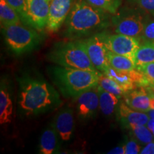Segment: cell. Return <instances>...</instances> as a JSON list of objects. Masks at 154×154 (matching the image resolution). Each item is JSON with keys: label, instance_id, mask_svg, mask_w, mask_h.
I'll return each mask as SVG.
<instances>
[{"label": "cell", "instance_id": "obj_10", "mask_svg": "<svg viewBox=\"0 0 154 154\" xmlns=\"http://www.w3.org/2000/svg\"><path fill=\"white\" fill-rule=\"evenodd\" d=\"M75 0H51L46 29L54 33L60 29L72 10Z\"/></svg>", "mask_w": 154, "mask_h": 154}, {"label": "cell", "instance_id": "obj_30", "mask_svg": "<svg viewBox=\"0 0 154 154\" xmlns=\"http://www.w3.org/2000/svg\"><path fill=\"white\" fill-rule=\"evenodd\" d=\"M109 154H124L126 153V149H125V143L121 144L116 147L113 148L109 152H107Z\"/></svg>", "mask_w": 154, "mask_h": 154}, {"label": "cell", "instance_id": "obj_17", "mask_svg": "<svg viewBox=\"0 0 154 154\" xmlns=\"http://www.w3.org/2000/svg\"><path fill=\"white\" fill-rule=\"evenodd\" d=\"M97 88L99 97L100 110L105 116H111L116 110L120 98L110 92L106 91L99 84L97 86Z\"/></svg>", "mask_w": 154, "mask_h": 154}, {"label": "cell", "instance_id": "obj_3", "mask_svg": "<svg viewBox=\"0 0 154 154\" xmlns=\"http://www.w3.org/2000/svg\"><path fill=\"white\" fill-rule=\"evenodd\" d=\"M50 78L65 98H74L99 84L101 72L61 66L48 69Z\"/></svg>", "mask_w": 154, "mask_h": 154}, {"label": "cell", "instance_id": "obj_33", "mask_svg": "<svg viewBox=\"0 0 154 154\" xmlns=\"http://www.w3.org/2000/svg\"><path fill=\"white\" fill-rule=\"evenodd\" d=\"M148 88L150 90V91H151L154 94V86H149V87H148Z\"/></svg>", "mask_w": 154, "mask_h": 154}, {"label": "cell", "instance_id": "obj_11", "mask_svg": "<svg viewBox=\"0 0 154 154\" xmlns=\"http://www.w3.org/2000/svg\"><path fill=\"white\" fill-rule=\"evenodd\" d=\"M78 116L82 120H88L95 116L99 108L97 86L74 98Z\"/></svg>", "mask_w": 154, "mask_h": 154}, {"label": "cell", "instance_id": "obj_26", "mask_svg": "<svg viewBox=\"0 0 154 154\" xmlns=\"http://www.w3.org/2000/svg\"><path fill=\"white\" fill-rule=\"evenodd\" d=\"M6 2L17 11L20 16L22 22L26 25V0H6Z\"/></svg>", "mask_w": 154, "mask_h": 154}, {"label": "cell", "instance_id": "obj_32", "mask_svg": "<svg viewBox=\"0 0 154 154\" xmlns=\"http://www.w3.org/2000/svg\"><path fill=\"white\" fill-rule=\"evenodd\" d=\"M147 125H148V127H149V129L151 131L152 133H153L154 135V119H152L151 120L150 119Z\"/></svg>", "mask_w": 154, "mask_h": 154}, {"label": "cell", "instance_id": "obj_15", "mask_svg": "<svg viewBox=\"0 0 154 154\" xmlns=\"http://www.w3.org/2000/svg\"><path fill=\"white\" fill-rule=\"evenodd\" d=\"M13 118V101L9 86L2 79L0 85V124H10Z\"/></svg>", "mask_w": 154, "mask_h": 154}, {"label": "cell", "instance_id": "obj_21", "mask_svg": "<svg viewBox=\"0 0 154 154\" xmlns=\"http://www.w3.org/2000/svg\"><path fill=\"white\" fill-rule=\"evenodd\" d=\"M154 62V44L143 43L140 46L135 57L136 66Z\"/></svg>", "mask_w": 154, "mask_h": 154}, {"label": "cell", "instance_id": "obj_25", "mask_svg": "<svg viewBox=\"0 0 154 154\" xmlns=\"http://www.w3.org/2000/svg\"><path fill=\"white\" fill-rule=\"evenodd\" d=\"M140 42L143 43L154 44V18L149 17L144 27Z\"/></svg>", "mask_w": 154, "mask_h": 154}, {"label": "cell", "instance_id": "obj_9", "mask_svg": "<svg viewBox=\"0 0 154 154\" xmlns=\"http://www.w3.org/2000/svg\"><path fill=\"white\" fill-rule=\"evenodd\" d=\"M49 2L48 0H26V25L38 32L46 29Z\"/></svg>", "mask_w": 154, "mask_h": 154}, {"label": "cell", "instance_id": "obj_16", "mask_svg": "<svg viewBox=\"0 0 154 154\" xmlns=\"http://www.w3.org/2000/svg\"><path fill=\"white\" fill-rule=\"evenodd\" d=\"M59 134L52 123L44 131L40 138V153L52 154L58 153L59 150Z\"/></svg>", "mask_w": 154, "mask_h": 154}, {"label": "cell", "instance_id": "obj_18", "mask_svg": "<svg viewBox=\"0 0 154 154\" xmlns=\"http://www.w3.org/2000/svg\"><path fill=\"white\" fill-rule=\"evenodd\" d=\"M103 74L115 81L126 93L134 89L136 84L131 77L128 72H119L113 69L112 67L109 66V69Z\"/></svg>", "mask_w": 154, "mask_h": 154}, {"label": "cell", "instance_id": "obj_34", "mask_svg": "<svg viewBox=\"0 0 154 154\" xmlns=\"http://www.w3.org/2000/svg\"><path fill=\"white\" fill-rule=\"evenodd\" d=\"M48 1H49V2H50V1H51V0H48Z\"/></svg>", "mask_w": 154, "mask_h": 154}, {"label": "cell", "instance_id": "obj_31", "mask_svg": "<svg viewBox=\"0 0 154 154\" xmlns=\"http://www.w3.org/2000/svg\"><path fill=\"white\" fill-rule=\"evenodd\" d=\"M140 153L141 154H154V141L147 143L143 149H141Z\"/></svg>", "mask_w": 154, "mask_h": 154}, {"label": "cell", "instance_id": "obj_1", "mask_svg": "<svg viewBox=\"0 0 154 154\" xmlns=\"http://www.w3.org/2000/svg\"><path fill=\"white\" fill-rule=\"evenodd\" d=\"M17 79L18 107L23 115L34 116L44 114L62 103L57 90L42 77L24 74Z\"/></svg>", "mask_w": 154, "mask_h": 154}, {"label": "cell", "instance_id": "obj_27", "mask_svg": "<svg viewBox=\"0 0 154 154\" xmlns=\"http://www.w3.org/2000/svg\"><path fill=\"white\" fill-rule=\"evenodd\" d=\"M130 2L150 16L154 17V0H130Z\"/></svg>", "mask_w": 154, "mask_h": 154}, {"label": "cell", "instance_id": "obj_23", "mask_svg": "<svg viewBox=\"0 0 154 154\" xmlns=\"http://www.w3.org/2000/svg\"><path fill=\"white\" fill-rule=\"evenodd\" d=\"M99 85L106 91L114 94L120 99L124 97L126 94V92L121 87L119 84L103 73H101L99 76Z\"/></svg>", "mask_w": 154, "mask_h": 154}, {"label": "cell", "instance_id": "obj_12", "mask_svg": "<svg viewBox=\"0 0 154 154\" xmlns=\"http://www.w3.org/2000/svg\"><path fill=\"white\" fill-rule=\"evenodd\" d=\"M124 101L132 109L148 113L154 110V94L148 87L140 86L124 95Z\"/></svg>", "mask_w": 154, "mask_h": 154}, {"label": "cell", "instance_id": "obj_24", "mask_svg": "<svg viewBox=\"0 0 154 154\" xmlns=\"http://www.w3.org/2000/svg\"><path fill=\"white\" fill-rule=\"evenodd\" d=\"M90 5L101 9L111 15L115 14L120 9L122 0H86Z\"/></svg>", "mask_w": 154, "mask_h": 154}, {"label": "cell", "instance_id": "obj_6", "mask_svg": "<svg viewBox=\"0 0 154 154\" xmlns=\"http://www.w3.org/2000/svg\"><path fill=\"white\" fill-rule=\"evenodd\" d=\"M150 15L138 7H121L111 16L115 33L133 36L140 40Z\"/></svg>", "mask_w": 154, "mask_h": 154}, {"label": "cell", "instance_id": "obj_13", "mask_svg": "<svg viewBox=\"0 0 154 154\" xmlns=\"http://www.w3.org/2000/svg\"><path fill=\"white\" fill-rule=\"evenodd\" d=\"M53 124L59 138L62 141H68L72 138L74 131V111L69 107L61 109L56 116Z\"/></svg>", "mask_w": 154, "mask_h": 154}, {"label": "cell", "instance_id": "obj_8", "mask_svg": "<svg viewBox=\"0 0 154 154\" xmlns=\"http://www.w3.org/2000/svg\"><path fill=\"white\" fill-rule=\"evenodd\" d=\"M140 42L139 38L124 34H109L106 32L104 35V43L109 51L129 58L134 63Z\"/></svg>", "mask_w": 154, "mask_h": 154}, {"label": "cell", "instance_id": "obj_4", "mask_svg": "<svg viewBox=\"0 0 154 154\" xmlns=\"http://www.w3.org/2000/svg\"><path fill=\"white\" fill-rule=\"evenodd\" d=\"M47 59L59 66L99 72L92 64L80 39L56 42L47 54Z\"/></svg>", "mask_w": 154, "mask_h": 154}, {"label": "cell", "instance_id": "obj_29", "mask_svg": "<svg viewBox=\"0 0 154 154\" xmlns=\"http://www.w3.org/2000/svg\"><path fill=\"white\" fill-rule=\"evenodd\" d=\"M125 149H126V154H137L140 153L141 151V146L139 145L137 140L134 138L128 140L125 143Z\"/></svg>", "mask_w": 154, "mask_h": 154}, {"label": "cell", "instance_id": "obj_7", "mask_svg": "<svg viewBox=\"0 0 154 154\" xmlns=\"http://www.w3.org/2000/svg\"><path fill=\"white\" fill-rule=\"evenodd\" d=\"M105 34L106 31H103L80 39L92 64L101 73L105 72L110 66L107 57L108 49L104 43Z\"/></svg>", "mask_w": 154, "mask_h": 154}, {"label": "cell", "instance_id": "obj_28", "mask_svg": "<svg viewBox=\"0 0 154 154\" xmlns=\"http://www.w3.org/2000/svg\"><path fill=\"white\" fill-rule=\"evenodd\" d=\"M136 69L144 74L149 82L150 86H154V62L140 65L136 66Z\"/></svg>", "mask_w": 154, "mask_h": 154}, {"label": "cell", "instance_id": "obj_19", "mask_svg": "<svg viewBox=\"0 0 154 154\" xmlns=\"http://www.w3.org/2000/svg\"><path fill=\"white\" fill-rule=\"evenodd\" d=\"M107 57L110 66L119 72H131L136 69V63L124 56L116 54L108 50Z\"/></svg>", "mask_w": 154, "mask_h": 154}, {"label": "cell", "instance_id": "obj_2", "mask_svg": "<svg viewBox=\"0 0 154 154\" xmlns=\"http://www.w3.org/2000/svg\"><path fill=\"white\" fill-rule=\"evenodd\" d=\"M111 16L86 0H75L65 21L63 36L69 40H78L103 32L111 26Z\"/></svg>", "mask_w": 154, "mask_h": 154}, {"label": "cell", "instance_id": "obj_20", "mask_svg": "<svg viewBox=\"0 0 154 154\" xmlns=\"http://www.w3.org/2000/svg\"><path fill=\"white\" fill-rule=\"evenodd\" d=\"M0 20L1 26H7L22 22L20 16L6 0H0Z\"/></svg>", "mask_w": 154, "mask_h": 154}, {"label": "cell", "instance_id": "obj_22", "mask_svg": "<svg viewBox=\"0 0 154 154\" xmlns=\"http://www.w3.org/2000/svg\"><path fill=\"white\" fill-rule=\"evenodd\" d=\"M134 136V138L138 143L146 145L150 142L153 141L154 135L149 127L146 125H134L129 128Z\"/></svg>", "mask_w": 154, "mask_h": 154}, {"label": "cell", "instance_id": "obj_5", "mask_svg": "<svg viewBox=\"0 0 154 154\" xmlns=\"http://www.w3.org/2000/svg\"><path fill=\"white\" fill-rule=\"evenodd\" d=\"M6 44L16 55H22L37 49L42 42L38 30L29 26L15 24L1 26Z\"/></svg>", "mask_w": 154, "mask_h": 154}, {"label": "cell", "instance_id": "obj_14", "mask_svg": "<svg viewBox=\"0 0 154 154\" xmlns=\"http://www.w3.org/2000/svg\"><path fill=\"white\" fill-rule=\"evenodd\" d=\"M118 116L121 124L128 128L134 125H147L150 120L149 114L134 110L126 104V102H121L119 104Z\"/></svg>", "mask_w": 154, "mask_h": 154}]
</instances>
